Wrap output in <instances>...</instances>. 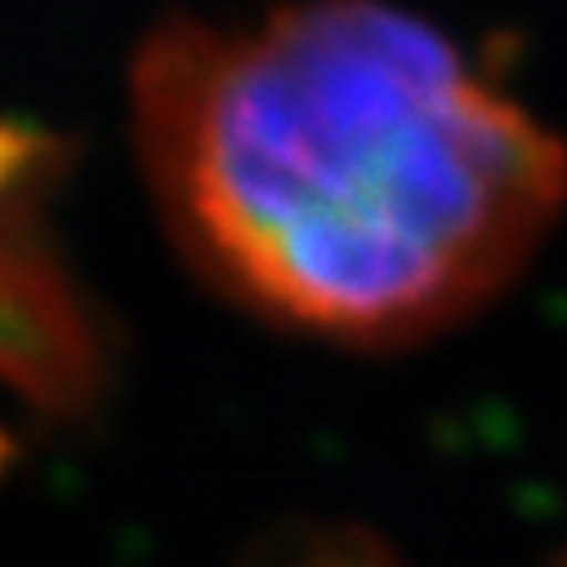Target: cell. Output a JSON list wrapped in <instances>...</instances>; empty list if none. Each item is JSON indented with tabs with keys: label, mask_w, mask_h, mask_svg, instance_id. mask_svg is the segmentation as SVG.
<instances>
[{
	"label": "cell",
	"mask_w": 567,
	"mask_h": 567,
	"mask_svg": "<svg viewBox=\"0 0 567 567\" xmlns=\"http://www.w3.org/2000/svg\"><path fill=\"white\" fill-rule=\"evenodd\" d=\"M72 148L45 125L0 116V228L32 224L37 202L54 188Z\"/></svg>",
	"instance_id": "3"
},
{
	"label": "cell",
	"mask_w": 567,
	"mask_h": 567,
	"mask_svg": "<svg viewBox=\"0 0 567 567\" xmlns=\"http://www.w3.org/2000/svg\"><path fill=\"white\" fill-rule=\"evenodd\" d=\"M171 228L259 313L406 344L505 291L567 197V153L461 50L380 0L255 37L171 19L134 63Z\"/></svg>",
	"instance_id": "1"
},
{
	"label": "cell",
	"mask_w": 567,
	"mask_h": 567,
	"mask_svg": "<svg viewBox=\"0 0 567 567\" xmlns=\"http://www.w3.org/2000/svg\"><path fill=\"white\" fill-rule=\"evenodd\" d=\"M237 567H389V558L349 527L281 523L246 545Z\"/></svg>",
	"instance_id": "4"
},
{
	"label": "cell",
	"mask_w": 567,
	"mask_h": 567,
	"mask_svg": "<svg viewBox=\"0 0 567 567\" xmlns=\"http://www.w3.org/2000/svg\"><path fill=\"white\" fill-rule=\"evenodd\" d=\"M10 461V443H6V434H0V465Z\"/></svg>",
	"instance_id": "5"
},
{
	"label": "cell",
	"mask_w": 567,
	"mask_h": 567,
	"mask_svg": "<svg viewBox=\"0 0 567 567\" xmlns=\"http://www.w3.org/2000/svg\"><path fill=\"white\" fill-rule=\"evenodd\" d=\"M107 380L90 305L32 224L0 228V384L37 411L85 415Z\"/></svg>",
	"instance_id": "2"
}]
</instances>
